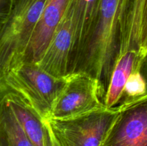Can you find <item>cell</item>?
I'll use <instances>...</instances> for the list:
<instances>
[{"mask_svg": "<svg viewBox=\"0 0 147 146\" xmlns=\"http://www.w3.org/2000/svg\"><path fill=\"white\" fill-rule=\"evenodd\" d=\"M73 15L67 7L60 24L37 64L42 70L56 77L69 74L73 44Z\"/></svg>", "mask_w": 147, "mask_h": 146, "instance_id": "obj_7", "label": "cell"}, {"mask_svg": "<svg viewBox=\"0 0 147 146\" xmlns=\"http://www.w3.org/2000/svg\"><path fill=\"white\" fill-rule=\"evenodd\" d=\"M70 0H47L33 31L24 61L37 63L65 13Z\"/></svg>", "mask_w": 147, "mask_h": 146, "instance_id": "obj_8", "label": "cell"}, {"mask_svg": "<svg viewBox=\"0 0 147 146\" xmlns=\"http://www.w3.org/2000/svg\"><path fill=\"white\" fill-rule=\"evenodd\" d=\"M11 92L13 91L6 84L4 80L3 79H0V104L3 101L4 97Z\"/></svg>", "mask_w": 147, "mask_h": 146, "instance_id": "obj_18", "label": "cell"}, {"mask_svg": "<svg viewBox=\"0 0 147 146\" xmlns=\"http://www.w3.org/2000/svg\"><path fill=\"white\" fill-rule=\"evenodd\" d=\"M147 53V0L145 1L142 14L140 33V50L139 56L142 57Z\"/></svg>", "mask_w": 147, "mask_h": 146, "instance_id": "obj_15", "label": "cell"}, {"mask_svg": "<svg viewBox=\"0 0 147 146\" xmlns=\"http://www.w3.org/2000/svg\"><path fill=\"white\" fill-rule=\"evenodd\" d=\"M140 56L135 51H128L116 61L111 75L103 104L108 108L119 104L128 77L136 69Z\"/></svg>", "mask_w": 147, "mask_h": 146, "instance_id": "obj_12", "label": "cell"}, {"mask_svg": "<svg viewBox=\"0 0 147 146\" xmlns=\"http://www.w3.org/2000/svg\"><path fill=\"white\" fill-rule=\"evenodd\" d=\"M123 1L99 0L93 28L73 72H84L96 78L100 84L103 100L119 59Z\"/></svg>", "mask_w": 147, "mask_h": 146, "instance_id": "obj_1", "label": "cell"}, {"mask_svg": "<svg viewBox=\"0 0 147 146\" xmlns=\"http://www.w3.org/2000/svg\"><path fill=\"white\" fill-rule=\"evenodd\" d=\"M119 113L118 105H103L77 117L45 121L60 146H102Z\"/></svg>", "mask_w": 147, "mask_h": 146, "instance_id": "obj_4", "label": "cell"}, {"mask_svg": "<svg viewBox=\"0 0 147 146\" xmlns=\"http://www.w3.org/2000/svg\"><path fill=\"white\" fill-rule=\"evenodd\" d=\"M0 131L2 133L8 146H34L5 99L0 104Z\"/></svg>", "mask_w": 147, "mask_h": 146, "instance_id": "obj_13", "label": "cell"}, {"mask_svg": "<svg viewBox=\"0 0 147 146\" xmlns=\"http://www.w3.org/2000/svg\"><path fill=\"white\" fill-rule=\"evenodd\" d=\"M136 68L140 72V73L144 79L145 82H146L147 94V53L140 57Z\"/></svg>", "mask_w": 147, "mask_h": 146, "instance_id": "obj_16", "label": "cell"}, {"mask_svg": "<svg viewBox=\"0 0 147 146\" xmlns=\"http://www.w3.org/2000/svg\"><path fill=\"white\" fill-rule=\"evenodd\" d=\"M4 99L33 145L50 146V130L47 122L42 120L17 93L11 92Z\"/></svg>", "mask_w": 147, "mask_h": 146, "instance_id": "obj_9", "label": "cell"}, {"mask_svg": "<svg viewBox=\"0 0 147 146\" xmlns=\"http://www.w3.org/2000/svg\"><path fill=\"white\" fill-rule=\"evenodd\" d=\"M0 146H8L7 141L1 131H0Z\"/></svg>", "mask_w": 147, "mask_h": 146, "instance_id": "obj_20", "label": "cell"}, {"mask_svg": "<svg viewBox=\"0 0 147 146\" xmlns=\"http://www.w3.org/2000/svg\"><path fill=\"white\" fill-rule=\"evenodd\" d=\"M10 2L11 0H0V29L9 11Z\"/></svg>", "mask_w": 147, "mask_h": 146, "instance_id": "obj_17", "label": "cell"}, {"mask_svg": "<svg viewBox=\"0 0 147 146\" xmlns=\"http://www.w3.org/2000/svg\"><path fill=\"white\" fill-rule=\"evenodd\" d=\"M146 94V84L143 76L137 68L128 77L123 88L122 97L119 104L127 100H134Z\"/></svg>", "mask_w": 147, "mask_h": 146, "instance_id": "obj_14", "label": "cell"}, {"mask_svg": "<svg viewBox=\"0 0 147 146\" xmlns=\"http://www.w3.org/2000/svg\"><path fill=\"white\" fill-rule=\"evenodd\" d=\"M146 0H124L120 20L119 56L128 51L139 54L142 14Z\"/></svg>", "mask_w": 147, "mask_h": 146, "instance_id": "obj_11", "label": "cell"}, {"mask_svg": "<svg viewBox=\"0 0 147 146\" xmlns=\"http://www.w3.org/2000/svg\"><path fill=\"white\" fill-rule=\"evenodd\" d=\"M47 0H11L0 29V79L23 62Z\"/></svg>", "mask_w": 147, "mask_h": 146, "instance_id": "obj_2", "label": "cell"}, {"mask_svg": "<svg viewBox=\"0 0 147 146\" xmlns=\"http://www.w3.org/2000/svg\"><path fill=\"white\" fill-rule=\"evenodd\" d=\"M104 105L99 82L84 72L65 77L50 118L67 119L90 113Z\"/></svg>", "mask_w": 147, "mask_h": 146, "instance_id": "obj_5", "label": "cell"}, {"mask_svg": "<svg viewBox=\"0 0 147 146\" xmlns=\"http://www.w3.org/2000/svg\"><path fill=\"white\" fill-rule=\"evenodd\" d=\"M99 0H70L67 7L73 15L74 34L70 60L72 73L78 58L89 37L96 18Z\"/></svg>", "mask_w": 147, "mask_h": 146, "instance_id": "obj_10", "label": "cell"}, {"mask_svg": "<svg viewBox=\"0 0 147 146\" xmlns=\"http://www.w3.org/2000/svg\"><path fill=\"white\" fill-rule=\"evenodd\" d=\"M118 106L119 113L102 146H147V94Z\"/></svg>", "mask_w": 147, "mask_h": 146, "instance_id": "obj_6", "label": "cell"}, {"mask_svg": "<svg viewBox=\"0 0 147 146\" xmlns=\"http://www.w3.org/2000/svg\"><path fill=\"white\" fill-rule=\"evenodd\" d=\"M8 87L21 95L36 113L46 120L65 82L41 68L37 63L23 62L4 77Z\"/></svg>", "mask_w": 147, "mask_h": 146, "instance_id": "obj_3", "label": "cell"}, {"mask_svg": "<svg viewBox=\"0 0 147 146\" xmlns=\"http://www.w3.org/2000/svg\"><path fill=\"white\" fill-rule=\"evenodd\" d=\"M48 127H49V125H48ZM49 130H50V146H60V145H59L58 142L57 141L56 138L55 137L54 135L53 134L52 131L50 130V127H49Z\"/></svg>", "mask_w": 147, "mask_h": 146, "instance_id": "obj_19", "label": "cell"}]
</instances>
